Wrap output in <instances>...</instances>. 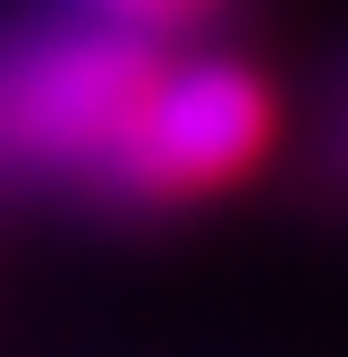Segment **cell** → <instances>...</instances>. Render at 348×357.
<instances>
[{
	"label": "cell",
	"instance_id": "2",
	"mask_svg": "<svg viewBox=\"0 0 348 357\" xmlns=\"http://www.w3.org/2000/svg\"><path fill=\"white\" fill-rule=\"evenodd\" d=\"M272 145V85L230 52H161L145 77L136 128H127V162H119V196L170 204V196H204L230 188L264 162Z\"/></svg>",
	"mask_w": 348,
	"mask_h": 357
},
{
	"label": "cell",
	"instance_id": "3",
	"mask_svg": "<svg viewBox=\"0 0 348 357\" xmlns=\"http://www.w3.org/2000/svg\"><path fill=\"white\" fill-rule=\"evenodd\" d=\"M68 9L111 26V34H136L153 52H170V43H187V34H204L221 17V0H68Z\"/></svg>",
	"mask_w": 348,
	"mask_h": 357
},
{
	"label": "cell",
	"instance_id": "1",
	"mask_svg": "<svg viewBox=\"0 0 348 357\" xmlns=\"http://www.w3.org/2000/svg\"><path fill=\"white\" fill-rule=\"evenodd\" d=\"M153 60V43L111 34L77 9L0 34V170L119 196L127 128H136Z\"/></svg>",
	"mask_w": 348,
	"mask_h": 357
},
{
	"label": "cell",
	"instance_id": "4",
	"mask_svg": "<svg viewBox=\"0 0 348 357\" xmlns=\"http://www.w3.org/2000/svg\"><path fill=\"white\" fill-rule=\"evenodd\" d=\"M340 153H348V119H340Z\"/></svg>",
	"mask_w": 348,
	"mask_h": 357
}]
</instances>
